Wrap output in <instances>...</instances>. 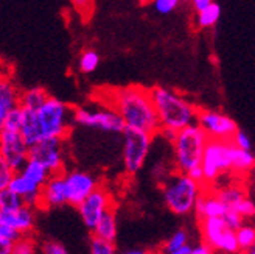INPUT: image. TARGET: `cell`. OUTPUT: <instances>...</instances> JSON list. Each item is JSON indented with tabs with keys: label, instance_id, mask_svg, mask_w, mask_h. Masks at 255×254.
<instances>
[{
	"label": "cell",
	"instance_id": "obj_2",
	"mask_svg": "<svg viewBox=\"0 0 255 254\" xmlns=\"http://www.w3.org/2000/svg\"><path fill=\"white\" fill-rule=\"evenodd\" d=\"M149 94L157 112L160 128L179 131L191 123H196L198 108L179 92L170 87L154 86L149 87Z\"/></svg>",
	"mask_w": 255,
	"mask_h": 254
},
{
	"label": "cell",
	"instance_id": "obj_13",
	"mask_svg": "<svg viewBox=\"0 0 255 254\" xmlns=\"http://www.w3.org/2000/svg\"><path fill=\"white\" fill-rule=\"evenodd\" d=\"M64 183H66L67 205L78 206L80 203L100 186L95 175L84 170H66L64 172Z\"/></svg>",
	"mask_w": 255,
	"mask_h": 254
},
{
	"label": "cell",
	"instance_id": "obj_23",
	"mask_svg": "<svg viewBox=\"0 0 255 254\" xmlns=\"http://www.w3.org/2000/svg\"><path fill=\"white\" fill-rule=\"evenodd\" d=\"M235 145V144H234ZM255 167V156L251 150H241L238 147L234 148L232 156V172L234 173H246Z\"/></svg>",
	"mask_w": 255,
	"mask_h": 254
},
{
	"label": "cell",
	"instance_id": "obj_12",
	"mask_svg": "<svg viewBox=\"0 0 255 254\" xmlns=\"http://www.w3.org/2000/svg\"><path fill=\"white\" fill-rule=\"evenodd\" d=\"M196 123L209 136V139H221V141H231L238 130V125L234 119L215 109H198Z\"/></svg>",
	"mask_w": 255,
	"mask_h": 254
},
{
	"label": "cell",
	"instance_id": "obj_41",
	"mask_svg": "<svg viewBox=\"0 0 255 254\" xmlns=\"http://www.w3.org/2000/svg\"><path fill=\"white\" fill-rule=\"evenodd\" d=\"M190 254H213V248L207 244H199L195 248H190Z\"/></svg>",
	"mask_w": 255,
	"mask_h": 254
},
{
	"label": "cell",
	"instance_id": "obj_1",
	"mask_svg": "<svg viewBox=\"0 0 255 254\" xmlns=\"http://www.w3.org/2000/svg\"><path fill=\"white\" fill-rule=\"evenodd\" d=\"M100 101L101 105H106L120 114L126 128L140 130L152 136L159 134L160 123L152 105L149 87L132 84L108 89L100 97Z\"/></svg>",
	"mask_w": 255,
	"mask_h": 254
},
{
	"label": "cell",
	"instance_id": "obj_11",
	"mask_svg": "<svg viewBox=\"0 0 255 254\" xmlns=\"http://www.w3.org/2000/svg\"><path fill=\"white\" fill-rule=\"evenodd\" d=\"M112 208H114V197L105 186H98L76 206L83 223L89 230H92L97 225V222L101 219V215Z\"/></svg>",
	"mask_w": 255,
	"mask_h": 254
},
{
	"label": "cell",
	"instance_id": "obj_6",
	"mask_svg": "<svg viewBox=\"0 0 255 254\" xmlns=\"http://www.w3.org/2000/svg\"><path fill=\"white\" fill-rule=\"evenodd\" d=\"M234 142L221 141V139H209L204 148L201 159L202 183L210 186L218 181L224 173L232 172V156H234Z\"/></svg>",
	"mask_w": 255,
	"mask_h": 254
},
{
	"label": "cell",
	"instance_id": "obj_8",
	"mask_svg": "<svg viewBox=\"0 0 255 254\" xmlns=\"http://www.w3.org/2000/svg\"><path fill=\"white\" fill-rule=\"evenodd\" d=\"M122 134H123V150H122L123 169L126 175L134 176L143 169L152 145V137L156 136L132 128H125Z\"/></svg>",
	"mask_w": 255,
	"mask_h": 254
},
{
	"label": "cell",
	"instance_id": "obj_30",
	"mask_svg": "<svg viewBox=\"0 0 255 254\" xmlns=\"http://www.w3.org/2000/svg\"><path fill=\"white\" fill-rule=\"evenodd\" d=\"M89 254H117V250L112 242L92 236L91 244H89Z\"/></svg>",
	"mask_w": 255,
	"mask_h": 254
},
{
	"label": "cell",
	"instance_id": "obj_43",
	"mask_svg": "<svg viewBox=\"0 0 255 254\" xmlns=\"http://www.w3.org/2000/svg\"><path fill=\"white\" fill-rule=\"evenodd\" d=\"M191 2V6H193V9L196 11V12H199V11H202L204 8H207L213 0H190Z\"/></svg>",
	"mask_w": 255,
	"mask_h": 254
},
{
	"label": "cell",
	"instance_id": "obj_47",
	"mask_svg": "<svg viewBox=\"0 0 255 254\" xmlns=\"http://www.w3.org/2000/svg\"><path fill=\"white\" fill-rule=\"evenodd\" d=\"M2 77H3V73H2V72H0V78H2Z\"/></svg>",
	"mask_w": 255,
	"mask_h": 254
},
{
	"label": "cell",
	"instance_id": "obj_42",
	"mask_svg": "<svg viewBox=\"0 0 255 254\" xmlns=\"http://www.w3.org/2000/svg\"><path fill=\"white\" fill-rule=\"evenodd\" d=\"M12 240L0 239V254H12Z\"/></svg>",
	"mask_w": 255,
	"mask_h": 254
},
{
	"label": "cell",
	"instance_id": "obj_7",
	"mask_svg": "<svg viewBox=\"0 0 255 254\" xmlns=\"http://www.w3.org/2000/svg\"><path fill=\"white\" fill-rule=\"evenodd\" d=\"M73 125L83 126L89 130L105 131L119 134L126 128L120 114L106 105L97 106H78L73 108Z\"/></svg>",
	"mask_w": 255,
	"mask_h": 254
},
{
	"label": "cell",
	"instance_id": "obj_9",
	"mask_svg": "<svg viewBox=\"0 0 255 254\" xmlns=\"http://www.w3.org/2000/svg\"><path fill=\"white\" fill-rule=\"evenodd\" d=\"M201 234L204 244H207L213 250H220L224 253H238V242L237 234L231 230L223 217H207L199 220Z\"/></svg>",
	"mask_w": 255,
	"mask_h": 254
},
{
	"label": "cell",
	"instance_id": "obj_46",
	"mask_svg": "<svg viewBox=\"0 0 255 254\" xmlns=\"http://www.w3.org/2000/svg\"><path fill=\"white\" fill-rule=\"evenodd\" d=\"M248 254H255V247H254V248H251V250L248 251Z\"/></svg>",
	"mask_w": 255,
	"mask_h": 254
},
{
	"label": "cell",
	"instance_id": "obj_4",
	"mask_svg": "<svg viewBox=\"0 0 255 254\" xmlns=\"http://www.w3.org/2000/svg\"><path fill=\"white\" fill-rule=\"evenodd\" d=\"M209 141V136L198 123H191L185 128L176 131L173 139V156H174V167L177 172L190 173L201 167V159L204 148Z\"/></svg>",
	"mask_w": 255,
	"mask_h": 254
},
{
	"label": "cell",
	"instance_id": "obj_44",
	"mask_svg": "<svg viewBox=\"0 0 255 254\" xmlns=\"http://www.w3.org/2000/svg\"><path fill=\"white\" fill-rule=\"evenodd\" d=\"M162 254H190V247L185 245L179 250H174V251H168V253H162Z\"/></svg>",
	"mask_w": 255,
	"mask_h": 254
},
{
	"label": "cell",
	"instance_id": "obj_18",
	"mask_svg": "<svg viewBox=\"0 0 255 254\" xmlns=\"http://www.w3.org/2000/svg\"><path fill=\"white\" fill-rule=\"evenodd\" d=\"M20 89L9 75L0 78V130L3 128L8 114L19 106Z\"/></svg>",
	"mask_w": 255,
	"mask_h": 254
},
{
	"label": "cell",
	"instance_id": "obj_20",
	"mask_svg": "<svg viewBox=\"0 0 255 254\" xmlns=\"http://www.w3.org/2000/svg\"><path fill=\"white\" fill-rule=\"evenodd\" d=\"M92 236L108 240V242H116L117 234H119V223H117V214L116 211L109 209L108 212H105L101 215V219L97 222V225L92 228Z\"/></svg>",
	"mask_w": 255,
	"mask_h": 254
},
{
	"label": "cell",
	"instance_id": "obj_40",
	"mask_svg": "<svg viewBox=\"0 0 255 254\" xmlns=\"http://www.w3.org/2000/svg\"><path fill=\"white\" fill-rule=\"evenodd\" d=\"M19 236L11 230V228H8V226H5L3 223H0V239H6V240H14L17 239Z\"/></svg>",
	"mask_w": 255,
	"mask_h": 254
},
{
	"label": "cell",
	"instance_id": "obj_14",
	"mask_svg": "<svg viewBox=\"0 0 255 254\" xmlns=\"http://www.w3.org/2000/svg\"><path fill=\"white\" fill-rule=\"evenodd\" d=\"M28 151L30 147L19 131L6 128L0 130V158H3L16 172L27 162Z\"/></svg>",
	"mask_w": 255,
	"mask_h": 254
},
{
	"label": "cell",
	"instance_id": "obj_21",
	"mask_svg": "<svg viewBox=\"0 0 255 254\" xmlns=\"http://www.w3.org/2000/svg\"><path fill=\"white\" fill-rule=\"evenodd\" d=\"M50 94L45 91L44 87L34 86V87H28L25 91H20V97H19V105L23 109H30V111H36L39 108L44 101L47 100Z\"/></svg>",
	"mask_w": 255,
	"mask_h": 254
},
{
	"label": "cell",
	"instance_id": "obj_31",
	"mask_svg": "<svg viewBox=\"0 0 255 254\" xmlns=\"http://www.w3.org/2000/svg\"><path fill=\"white\" fill-rule=\"evenodd\" d=\"M188 245V234L184 231V230H179L176 231L167 242H165L163 245V253H168V251H174V250H179L182 247Z\"/></svg>",
	"mask_w": 255,
	"mask_h": 254
},
{
	"label": "cell",
	"instance_id": "obj_22",
	"mask_svg": "<svg viewBox=\"0 0 255 254\" xmlns=\"http://www.w3.org/2000/svg\"><path fill=\"white\" fill-rule=\"evenodd\" d=\"M19 172L23 175V176H27L30 181L36 183V184H39L41 187L44 186V183L48 180V176L52 175L50 173L41 162H37L36 159H31L28 158L27 162L23 164V166L19 169Z\"/></svg>",
	"mask_w": 255,
	"mask_h": 254
},
{
	"label": "cell",
	"instance_id": "obj_28",
	"mask_svg": "<svg viewBox=\"0 0 255 254\" xmlns=\"http://www.w3.org/2000/svg\"><path fill=\"white\" fill-rule=\"evenodd\" d=\"M100 64V55L92 48H87L78 58V69L83 73H92Z\"/></svg>",
	"mask_w": 255,
	"mask_h": 254
},
{
	"label": "cell",
	"instance_id": "obj_19",
	"mask_svg": "<svg viewBox=\"0 0 255 254\" xmlns=\"http://www.w3.org/2000/svg\"><path fill=\"white\" fill-rule=\"evenodd\" d=\"M193 211L196 214V217L201 220V219H207V217H223L227 208L224 206V203L218 198V195L215 192L210 194V192H207V189H204L196 201Z\"/></svg>",
	"mask_w": 255,
	"mask_h": 254
},
{
	"label": "cell",
	"instance_id": "obj_24",
	"mask_svg": "<svg viewBox=\"0 0 255 254\" xmlns=\"http://www.w3.org/2000/svg\"><path fill=\"white\" fill-rule=\"evenodd\" d=\"M218 195V198L224 203V206L227 209H232L235 211V208L238 206V203L246 197L245 190L238 187V186H227V187H223L220 190H216L215 192Z\"/></svg>",
	"mask_w": 255,
	"mask_h": 254
},
{
	"label": "cell",
	"instance_id": "obj_29",
	"mask_svg": "<svg viewBox=\"0 0 255 254\" xmlns=\"http://www.w3.org/2000/svg\"><path fill=\"white\" fill-rule=\"evenodd\" d=\"M22 205V198L16 192H12L9 187L0 190V211H12L20 208Z\"/></svg>",
	"mask_w": 255,
	"mask_h": 254
},
{
	"label": "cell",
	"instance_id": "obj_3",
	"mask_svg": "<svg viewBox=\"0 0 255 254\" xmlns=\"http://www.w3.org/2000/svg\"><path fill=\"white\" fill-rule=\"evenodd\" d=\"M206 189L202 183L193 180L190 175L182 172H174L165 178L162 184L163 203L176 215H188L193 212L195 205Z\"/></svg>",
	"mask_w": 255,
	"mask_h": 254
},
{
	"label": "cell",
	"instance_id": "obj_27",
	"mask_svg": "<svg viewBox=\"0 0 255 254\" xmlns=\"http://www.w3.org/2000/svg\"><path fill=\"white\" fill-rule=\"evenodd\" d=\"M235 234H237V242H238L240 251H249L251 248L255 247V228L241 225L235 231Z\"/></svg>",
	"mask_w": 255,
	"mask_h": 254
},
{
	"label": "cell",
	"instance_id": "obj_17",
	"mask_svg": "<svg viewBox=\"0 0 255 254\" xmlns=\"http://www.w3.org/2000/svg\"><path fill=\"white\" fill-rule=\"evenodd\" d=\"M9 189L22 198L23 205L31 206L34 209H39V206H41V189L42 187L39 184L30 181L28 178L23 176L19 170L14 173V176H12V180L9 183Z\"/></svg>",
	"mask_w": 255,
	"mask_h": 254
},
{
	"label": "cell",
	"instance_id": "obj_45",
	"mask_svg": "<svg viewBox=\"0 0 255 254\" xmlns=\"http://www.w3.org/2000/svg\"><path fill=\"white\" fill-rule=\"evenodd\" d=\"M122 254H149V253L145 250H129V251H125Z\"/></svg>",
	"mask_w": 255,
	"mask_h": 254
},
{
	"label": "cell",
	"instance_id": "obj_38",
	"mask_svg": "<svg viewBox=\"0 0 255 254\" xmlns=\"http://www.w3.org/2000/svg\"><path fill=\"white\" fill-rule=\"evenodd\" d=\"M70 3L80 14L84 17H91L94 11V0H70Z\"/></svg>",
	"mask_w": 255,
	"mask_h": 254
},
{
	"label": "cell",
	"instance_id": "obj_33",
	"mask_svg": "<svg viewBox=\"0 0 255 254\" xmlns=\"http://www.w3.org/2000/svg\"><path fill=\"white\" fill-rule=\"evenodd\" d=\"M181 0H151V5L154 8L159 14H171V12L179 6Z\"/></svg>",
	"mask_w": 255,
	"mask_h": 254
},
{
	"label": "cell",
	"instance_id": "obj_32",
	"mask_svg": "<svg viewBox=\"0 0 255 254\" xmlns=\"http://www.w3.org/2000/svg\"><path fill=\"white\" fill-rule=\"evenodd\" d=\"M22 122H23V108L19 105L17 108H14V109H12V111L8 114V117H6V120H5L3 128L12 130V131H19Z\"/></svg>",
	"mask_w": 255,
	"mask_h": 254
},
{
	"label": "cell",
	"instance_id": "obj_16",
	"mask_svg": "<svg viewBox=\"0 0 255 254\" xmlns=\"http://www.w3.org/2000/svg\"><path fill=\"white\" fill-rule=\"evenodd\" d=\"M67 205L66 183H64V172L53 173L48 176L41 189V206L39 209H53Z\"/></svg>",
	"mask_w": 255,
	"mask_h": 254
},
{
	"label": "cell",
	"instance_id": "obj_34",
	"mask_svg": "<svg viewBox=\"0 0 255 254\" xmlns=\"http://www.w3.org/2000/svg\"><path fill=\"white\" fill-rule=\"evenodd\" d=\"M14 173L16 170L12 169L3 158H0V190L9 187V183L12 180V176H14Z\"/></svg>",
	"mask_w": 255,
	"mask_h": 254
},
{
	"label": "cell",
	"instance_id": "obj_37",
	"mask_svg": "<svg viewBox=\"0 0 255 254\" xmlns=\"http://www.w3.org/2000/svg\"><path fill=\"white\" fill-rule=\"evenodd\" d=\"M223 219H224L226 225L231 228V230H234V231H237L238 228L243 225V220H245L237 211H232V209H227L226 214L223 215Z\"/></svg>",
	"mask_w": 255,
	"mask_h": 254
},
{
	"label": "cell",
	"instance_id": "obj_15",
	"mask_svg": "<svg viewBox=\"0 0 255 254\" xmlns=\"http://www.w3.org/2000/svg\"><path fill=\"white\" fill-rule=\"evenodd\" d=\"M0 223L11 228L17 236H31L36 228V209L22 205L12 211H0Z\"/></svg>",
	"mask_w": 255,
	"mask_h": 254
},
{
	"label": "cell",
	"instance_id": "obj_5",
	"mask_svg": "<svg viewBox=\"0 0 255 254\" xmlns=\"http://www.w3.org/2000/svg\"><path fill=\"white\" fill-rule=\"evenodd\" d=\"M42 139H67L73 128V106L56 97L48 95L44 103L34 111Z\"/></svg>",
	"mask_w": 255,
	"mask_h": 254
},
{
	"label": "cell",
	"instance_id": "obj_35",
	"mask_svg": "<svg viewBox=\"0 0 255 254\" xmlns=\"http://www.w3.org/2000/svg\"><path fill=\"white\" fill-rule=\"evenodd\" d=\"M39 254H69V251L56 240H44L42 244H39Z\"/></svg>",
	"mask_w": 255,
	"mask_h": 254
},
{
	"label": "cell",
	"instance_id": "obj_36",
	"mask_svg": "<svg viewBox=\"0 0 255 254\" xmlns=\"http://www.w3.org/2000/svg\"><path fill=\"white\" fill-rule=\"evenodd\" d=\"M235 211L243 219H251V217H254V215H255V203L245 197L243 200L238 203V206L235 208Z\"/></svg>",
	"mask_w": 255,
	"mask_h": 254
},
{
	"label": "cell",
	"instance_id": "obj_10",
	"mask_svg": "<svg viewBox=\"0 0 255 254\" xmlns=\"http://www.w3.org/2000/svg\"><path fill=\"white\" fill-rule=\"evenodd\" d=\"M28 158L41 162L52 175L66 172V139H42L30 147Z\"/></svg>",
	"mask_w": 255,
	"mask_h": 254
},
{
	"label": "cell",
	"instance_id": "obj_25",
	"mask_svg": "<svg viewBox=\"0 0 255 254\" xmlns=\"http://www.w3.org/2000/svg\"><path fill=\"white\" fill-rule=\"evenodd\" d=\"M220 17H221V6L212 2L207 8H204L202 11L198 12L196 23L199 28H212L220 20Z\"/></svg>",
	"mask_w": 255,
	"mask_h": 254
},
{
	"label": "cell",
	"instance_id": "obj_39",
	"mask_svg": "<svg viewBox=\"0 0 255 254\" xmlns=\"http://www.w3.org/2000/svg\"><path fill=\"white\" fill-rule=\"evenodd\" d=\"M231 141L235 144V147L241 148V150H252V142H251V137L245 133V131H240L237 130V133L234 134V137Z\"/></svg>",
	"mask_w": 255,
	"mask_h": 254
},
{
	"label": "cell",
	"instance_id": "obj_26",
	"mask_svg": "<svg viewBox=\"0 0 255 254\" xmlns=\"http://www.w3.org/2000/svg\"><path fill=\"white\" fill-rule=\"evenodd\" d=\"M12 254H39V244L31 236H19L12 244Z\"/></svg>",
	"mask_w": 255,
	"mask_h": 254
}]
</instances>
